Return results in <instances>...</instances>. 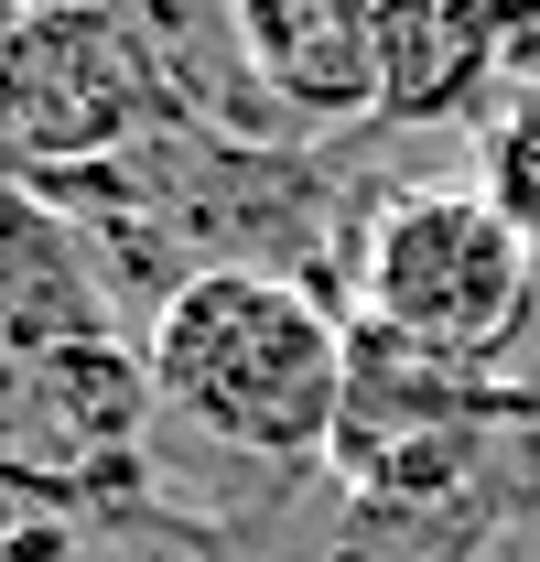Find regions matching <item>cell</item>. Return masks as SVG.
<instances>
[{"instance_id":"obj_4","label":"cell","mask_w":540,"mask_h":562,"mask_svg":"<svg viewBox=\"0 0 540 562\" xmlns=\"http://www.w3.org/2000/svg\"><path fill=\"white\" fill-rule=\"evenodd\" d=\"M238 55L292 140H346L379 120V22L357 0H238Z\"/></svg>"},{"instance_id":"obj_3","label":"cell","mask_w":540,"mask_h":562,"mask_svg":"<svg viewBox=\"0 0 540 562\" xmlns=\"http://www.w3.org/2000/svg\"><path fill=\"white\" fill-rule=\"evenodd\" d=\"M151 131H173V87L140 33V11H11L0 33V184H55L131 162Z\"/></svg>"},{"instance_id":"obj_6","label":"cell","mask_w":540,"mask_h":562,"mask_svg":"<svg viewBox=\"0 0 540 562\" xmlns=\"http://www.w3.org/2000/svg\"><path fill=\"white\" fill-rule=\"evenodd\" d=\"M379 22V131H486V98L508 87V44L530 11H475V0H390Z\"/></svg>"},{"instance_id":"obj_1","label":"cell","mask_w":540,"mask_h":562,"mask_svg":"<svg viewBox=\"0 0 540 562\" xmlns=\"http://www.w3.org/2000/svg\"><path fill=\"white\" fill-rule=\"evenodd\" d=\"M151 412L260 454L281 476L336 454L346 412V303L325 281H270V271H195L140 336Z\"/></svg>"},{"instance_id":"obj_7","label":"cell","mask_w":540,"mask_h":562,"mask_svg":"<svg viewBox=\"0 0 540 562\" xmlns=\"http://www.w3.org/2000/svg\"><path fill=\"white\" fill-rule=\"evenodd\" d=\"M475 195L519 227V249L540 260V87H508L475 131Z\"/></svg>"},{"instance_id":"obj_2","label":"cell","mask_w":540,"mask_h":562,"mask_svg":"<svg viewBox=\"0 0 540 562\" xmlns=\"http://www.w3.org/2000/svg\"><path fill=\"white\" fill-rule=\"evenodd\" d=\"M530 303H540V260L475 184H401L346 238V325H379L443 368L497 379Z\"/></svg>"},{"instance_id":"obj_5","label":"cell","mask_w":540,"mask_h":562,"mask_svg":"<svg viewBox=\"0 0 540 562\" xmlns=\"http://www.w3.org/2000/svg\"><path fill=\"white\" fill-rule=\"evenodd\" d=\"M98 336H131L120 292L98 271V238L55 195L0 184V357H55V347H98Z\"/></svg>"}]
</instances>
